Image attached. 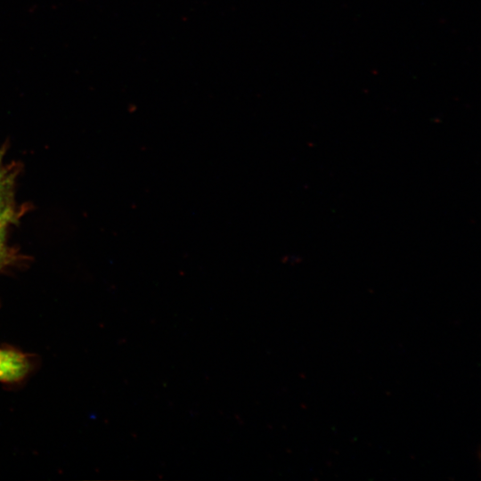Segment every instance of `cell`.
Instances as JSON below:
<instances>
[{"label":"cell","instance_id":"obj_1","mask_svg":"<svg viewBox=\"0 0 481 481\" xmlns=\"http://www.w3.org/2000/svg\"><path fill=\"white\" fill-rule=\"evenodd\" d=\"M31 359L24 353L12 348H0V381L18 382L31 371Z\"/></svg>","mask_w":481,"mask_h":481},{"label":"cell","instance_id":"obj_2","mask_svg":"<svg viewBox=\"0 0 481 481\" xmlns=\"http://www.w3.org/2000/svg\"><path fill=\"white\" fill-rule=\"evenodd\" d=\"M11 181L9 175L0 169V215L12 213V209L7 204V194Z\"/></svg>","mask_w":481,"mask_h":481},{"label":"cell","instance_id":"obj_3","mask_svg":"<svg viewBox=\"0 0 481 481\" xmlns=\"http://www.w3.org/2000/svg\"><path fill=\"white\" fill-rule=\"evenodd\" d=\"M12 218V213L0 215V249H4V230Z\"/></svg>","mask_w":481,"mask_h":481},{"label":"cell","instance_id":"obj_4","mask_svg":"<svg viewBox=\"0 0 481 481\" xmlns=\"http://www.w3.org/2000/svg\"><path fill=\"white\" fill-rule=\"evenodd\" d=\"M4 249H0V267L2 266V264H3V259H4Z\"/></svg>","mask_w":481,"mask_h":481}]
</instances>
